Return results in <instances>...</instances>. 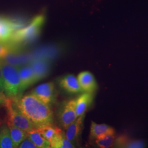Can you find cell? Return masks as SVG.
I'll return each instance as SVG.
<instances>
[{
  "instance_id": "obj_1",
  "label": "cell",
  "mask_w": 148,
  "mask_h": 148,
  "mask_svg": "<svg viewBox=\"0 0 148 148\" xmlns=\"http://www.w3.org/2000/svg\"><path fill=\"white\" fill-rule=\"evenodd\" d=\"M15 101L20 110L35 127L53 125V112L49 106L32 93L15 98Z\"/></svg>"
},
{
  "instance_id": "obj_2",
  "label": "cell",
  "mask_w": 148,
  "mask_h": 148,
  "mask_svg": "<svg viewBox=\"0 0 148 148\" xmlns=\"http://www.w3.org/2000/svg\"><path fill=\"white\" fill-rule=\"evenodd\" d=\"M4 92L10 97H15L21 93V79L18 67L6 62L1 63Z\"/></svg>"
},
{
  "instance_id": "obj_3",
  "label": "cell",
  "mask_w": 148,
  "mask_h": 148,
  "mask_svg": "<svg viewBox=\"0 0 148 148\" xmlns=\"http://www.w3.org/2000/svg\"><path fill=\"white\" fill-rule=\"evenodd\" d=\"M44 21L43 16H37L27 27L15 30L8 41L16 45L32 41L39 35Z\"/></svg>"
},
{
  "instance_id": "obj_4",
  "label": "cell",
  "mask_w": 148,
  "mask_h": 148,
  "mask_svg": "<svg viewBox=\"0 0 148 148\" xmlns=\"http://www.w3.org/2000/svg\"><path fill=\"white\" fill-rule=\"evenodd\" d=\"M5 99L4 106L7 111L6 122H10L16 127L27 132L35 127L19 109L14 97Z\"/></svg>"
},
{
  "instance_id": "obj_5",
  "label": "cell",
  "mask_w": 148,
  "mask_h": 148,
  "mask_svg": "<svg viewBox=\"0 0 148 148\" xmlns=\"http://www.w3.org/2000/svg\"><path fill=\"white\" fill-rule=\"evenodd\" d=\"M57 116L59 123L66 130L77 117L76 113V99L64 102L59 110Z\"/></svg>"
},
{
  "instance_id": "obj_6",
  "label": "cell",
  "mask_w": 148,
  "mask_h": 148,
  "mask_svg": "<svg viewBox=\"0 0 148 148\" xmlns=\"http://www.w3.org/2000/svg\"><path fill=\"white\" fill-rule=\"evenodd\" d=\"M55 87L53 82H49L38 85L32 90V94L45 103L51 105L55 99Z\"/></svg>"
},
{
  "instance_id": "obj_7",
  "label": "cell",
  "mask_w": 148,
  "mask_h": 148,
  "mask_svg": "<svg viewBox=\"0 0 148 148\" xmlns=\"http://www.w3.org/2000/svg\"><path fill=\"white\" fill-rule=\"evenodd\" d=\"M18 72L21 79V92L37 82L30 64L18 67Z\"/></svg>"
},
{
  "instance_id": "obj_8",
  "label": "cell",
  "mask_w": 148,
  "mask_h": 148,
  "mask_svg": "<svg viewBox=\"0 0 148 148\" xmlns=\"http://www.w3.org/2000/svg\"><path fill=\"white\" fill-rule=\"evenodd\" d=\"M30 64L34 70L37 81L45 78L50 72L51 63L46 59H35Z\"/></svg>"
},
{
  "instance_id": "obj_9",
  "label": "cell",
  "mask_w": 148,
  "mask_h": 148,
  "mask_svg": "<svg viewBox=\"0 0 148 148\" xmlns=\"http://www.w3.org/2000/svg\"><path fill=\"white\" fill-rule=\"evenodd\" d=\"M77 80L82 91L92 93L97 88V82L93 75L89 71L80 73L77 76Z\"/></svg>"
},
{
  "instance_id": "obj_10",
  "label": "cell",
  "mask_w": 148,
  "mask_h": 148,
  "mask_svg": "<svg viewBox=\"0 0 148 148\" xmlns=\"http://www.w3.org/2000/svg\"><path fill=\"white\" fill-rule=\"evenodd\" d=\"M59 86L69 93H77L82 92L77 79L71 74L63 77L59 81Z\"/></svg>"
},
{
  "instance_id": "obj_11",
  "label": "cell",
  "mask_w": 148,
  "mask_h": 148,
  "mask_svg": "<svg viewBox=\"0 0 148 148\" xmlns=\"http://www.w3.org/2000/svg\"><path fill=\"white\" fill-rule=\"evenodd\" d=\"M84 116H85L83 115L77 117L66 129V132L65 133V136L71 143H75L79 137L82 128Z\"/></svg>"
},
{
  "instance_id": "obj_12",
  "label": "cell",
  "mask_w": 148,
  "mask_h": 148,
  "mask_svg": "<svg viewBox=\"0 0 148 148\" xmlns=\"http://www.w3.org/2000/svg\"><path fill=\"white\" fill-rule=\"evenodd\" d=\"M18 27V25L10 21L0 18V41L8 42L13 33Z\"/></svg>"
},
{
  "instance_id": "obj_13",
  "label": "cell",
  "mask_w": 148,
  "mask_h": 148,
  "mask_svg": "<svg viewBox=\"0 0 148 148\" xmlns=\"http://www.w3.org/2000/svg\"><path fill=\"white\" fill-rule=\"evenodd\" d=\"M92 93L85 92L76 99V113L77 116H83L92 102Z\"/></svg>"
},
{
  "instance_id": "obj_14",
  "label": "cell",
  "mask_w": 148,
  "mask_h": 148,
  "mask_svg": "<svg viewBox=\"0 0 148 148\" xmlns=\"http://www.w3.org/2000/svg\"><path fill=\"white\" fill-rule=\"evenodd\" d=\"M110 133H115L113 128L106 124H98L92 122L90 133L91 139H95L101 136Z\"/></svg>"
},
{
  "instance_id": "obj_15",
  "label": "cell",
  "mask_w": 148,
  "mask_h": 148,
  "mask_svg": "<svg viewBox=\"0 0 148 148\" xmlns=\"http://www.w3.org/2000/svg\"><path fill=\"white\" fill-rule=\"evenodd\" d=\"M7 125L10 130L11 138L14 148H18L19 144L27 136V131L16 127L10 122H7Z\"/></svg>"
},
{
  "instance_id": "obj_16",
  "label": "cell",
  "mask_w": 148,
  "mask_h": 148,
  "mask_svg": "<svg viewBox=\"0 0 148 148\" xmlns=\"http://www.w3.org/2000/svg\"><path fill=\"white\" fill-rule=\"evenodd\" d=\"M27 133V137L29 138L35 144L37 148H51L49 142L44 138L36 127L30 130Z\"/></svg>"
},
{
  "instance_id": "obj_17",
  "label": "cell",
  "mask_w": 148,
  "mask_h": 148,
  "mask_svg": "<svg viewBox=\"0 0 148 148\" xmlns=\"http://www.w3.org/2000/svg\"><path fill=\"white\" fill-rule=\"evenodd\" d=\"M115 145L122 148H142L145 147V142L142 140L128 139L125 137L121 136L116 138Z\"/></svg>"
},
{
  "instance_id": "obj_18",
  "label": "cell",
  "mask_w": 148,
  "mask_h": 148,
  "mask_svg": "<svg viewBox=\"0 0 148 148\" xmlns=\"http://www.w3.org/2000/svg\"><path fill=\"white\" fill-rule=\"evenodd\" d=\"M36 128L44 138L48 140L49 143L58 134L62 132L61 129L54 126L53 125H43Z\"/></svg>"
},
{
  "instance_id": "obj_19",
  "label": "cell",
  "mask_w": 148,
  "mask_h": 148,
  "mask_svg": "<svg viewBox=\"0 0 148 148\" xmlns=\"http://www.w3.org/2000/svg\"><path fill=\"white\" fill-rule=\"evenodd\" d=\"M50 145L52 148H75L74 144L67 139L63 131L53 138L50 143Z\"/></svg>"
},
{
  "instance_id": "obj_20",
  "label": "cell",
  "mask_w": 148,
  "mask_h": 148,
  "mask_svg": "<svg viewBox=\"0 0 148 148\" xmlns=\"http://www.w3.org/2000/svg\"><path fill=\"white\" fill-rule=\"evenodd\" d=\"M116 138L115 133H108L95 139V143L101 148H112L115 146Z\"/></svg>"
},
{
  "instance_id": "obj_21",
  "label": "cell",
  "mask_w": 148,
  "mask_h": 148,
  "mask_svg": "<svg viewBox=\"0 0 148 148\" xmlns=\"http://www.w3.org/2000/svg\"><path fill=\"white\" fill-rule=\"evenodd\" d=\"M0 148H14L8 127L3 126L0 130Z\"/></svg>"
},
{
  "instance_id": "obj_22",
  "label": "cell",
  "mask_w": 148,
  "mask_h": 148,
  "mask_svg": "<svg viewBox=\"0 0 148 148\" xmlns=\"http://www.w3.org/2000/svg\"><path fill=\"white\" fill-rule=\"evenodd\" d=\"M11 46L7 42L0 41V60L3 59L10 52Z\"/></svg>"
},
{
  "instance_id": "obj_23",
  "label": "cell",
  "mask_w": 148,
  "mask_h": 148,
  "mask_svg": "<svg viewBox=\"0 0 148 148\" xmlns=\"http://www.w3.org/2000/svg\"><path fill=\"white\" fill-rule=\"evenodd\" d=\"M18 148H36L37 147L29 138L27 137L22 141V142L19 144Z\"/></svg>"
},
{
  "instance_id": "obj_24",
  "label": "cell",
  "mask_w": 148,
  "mask_h": 148,
  "mask_svg": "<svg viewBox=\"0 0 148 148\" xmlns=\"http://www.w3.org/2000/svg\"><path fill=\"white\" fill-rule=\"evenodd\" d=\"M4 92V86H3V79L2 73V69L0 66V93Z\"/></svg>"
},
{
  "instance_id": "obj_25",
  "label": "cell",
  "mask_w": 148,
  "mask_h": 148,
  "mask_svg": "<svg viewBox=\"0 0 148 148\" xmlns=\"http://www.w3.org/2000/svg\"><path fill=\"white\" fill-rule=\"evenodd\" d=\"M1 93H0V94H1ZM5 99V97H3L2 95H0V104H2V103H3L4 102Z\"/></svg>"
},
{
  "instance_id": "obj_26",
  "label": "cell",
  "mask_w": 148,
  "mask_h": 148,
  "mask_svg": "<svg viewBox=\"0 0 148 148\" xmlns=\"http://www.w3.org/2000/svg\"><path fill=\"white\" fill-rule=\"evenodd\" d=\"M1 63H2V62H1V61H0V66H1Z\"/></svg>"
}]
</instances>
